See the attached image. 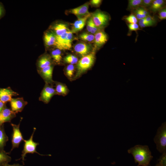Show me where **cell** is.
Instances as JSON below:
<instances>
[{
    "label": "cell",
    "mask_w": 166,
    "mask_h": 166,
    "mask_svg": "<svg viewBox=\"0 0 166 166\" xmlns=\"http://www.w3.org/2000/svg\"><path fill=\"white\" fill-rule=\"evenodd\" d=\"M128 153L133 156L137 166H149L153 157L147 145H136L128 150Z\"/></svg>",
    "instance_id": "6da1fadb"
},
{
    "label": "cell",
    "mask_w": 166,
    "mask_h": 166,
    "mask_svg": "<svg viewBox=\"0 0 166 166\" xmlns=\"http://www.w3.org/2000/svg\"><path fill=\"white\" fill-rule=\"evenodd\" d=\"M94 49L89 54L82 57L77 65V73L74 77L77 78L90 69L93 65L95 60V52Z\"/></svg>",
    "instance_id": "7a4b0ae2"
},
{
    "label": "cell",
    "mask_w": 166,
    "mask_h": 166,
    "mask_svg": "<svg viewBox=\"0 0 166 166\" xmlns=\"http://www.w3.org/2000/svg\"><path fill=\"white\" fill-rule=\"evenodd\" d=\"M90 16L95 26L102 30L108 26L111 20L110 16L108 13L99 9L91 13Z\"/></svg>",
    "instance_id": "3957f363"
},
{
    "label": "cell",
    "mask_w": 166,
    "mask_h": 166,
    "mask_svg": "<svg viewBox=\"0 0 166 166\" xmlns=\"http://www.w3.org/2000/svg\"><path fill=\"white\" fill-rule=\"evenodd\" d=\"M157 150L160 153L166 152V124L164 123L159 127L154 139Z\"/></svg>",
    "instance_id": "277c9868"
},
{
    "label": "cell",
    "mask_w": 166,
    "mask_h": 166,
    "mask_svg": "<svg viewBox=\"0 0 166 166\" xmlns=\"http://www.w3.org/2000/svg\"><path fill=\"white\" fill-rule=\"evenodd\" d=\"M36 130V128H34L33 132L30 139L27 140H24V144L23 149L22 152V157L19 159H22L23 164L25 157L27 153L33 154L34 153H36L41 156L44 155L39 153L36 151V147L39 144L35 142L33 140L34 135Z\"/></svg>",
    "instance_id": "5b68a950"
},
{
    "label": "cell",
    "mask_w": 166,
    "mask_h": 166,
    "mask_svg": "<svg viewBox=\"0 0 166 166\" xmlns=\"http://www.w3.org/2000/svg\"><path fill=\"white\" fill-rule=\"evenodd\" d=\"M22 118H21L19 123L18 124L11 123L13 132L12 134V148L11 150V151L14 149L19 147L20 144L22 141L24 140L23 138L22 134L20 130V125Z\"/></svg>",
    "instance_id": "8992f818"
},
{
    "label": "cell",
    "mask_w": 166,
    "mask_h": 166,
    "mask_svg": "<svg viewBox=\"0 0 166 166\" xmlns=\"http://www.w3.org/2000/svg\"><path fill=\"white\" fill-rule=\"evenodd\" d=\"M56 94H57L55 89L52 85L45 83L41 93L39 100L47 104L49 102L51 98Z\"/></svg>",
    "instance_id": "52a82bcc"
},
{
    "label": "cell",
    "mask_w": 166,
    "mask_h": 166,
    "mask_svg": "<svg viewBox=\"0 0 166 166\" xmlns=\"http://www.w3.org/2000/svg\"><path fill=\"white\" fill-rule=\"evenodd\" d=\"M74 51L83 57L90 53L94 49V46L90 44L80 42L75 44L73 47Z\"/></svg>",
    "instance_id": "ba28073f"
},
{
    "label": "cell",
    "mask_w": 166,
    "mask_h": 166,
    "mask_svg": "<svg viewBox=\"0 0 166 166\" xmlns=\"http://www.w3.org/2000/svg\"><path fill=\"white\" fill-rule=\"evenodd\" d=\"M94 48L96 50L101 48L108 41V36L104 30H101L94 35Z\"/></svg>",
    "instance_id": "9c48e42d"
},
{
    "label": "cell",
    "mask_w": 166,
    "mask_h": 166,
    "mask_svg": "<svg viewBox=\"0 0 166 166\" xmlns=\"http://www.w3.org/2000/svg\"><path fill=\"white\" fill-rule=\"evenodd\" d=\"M54 63L50 55L44 53L41 55L37 60L36 66L38 72L43 68L53 65Z\"/></svg>",
    "instance_id": "30bf717a"
},
{
    "label": "cell",
    "mask_w": 166,
    "mask_h": 166,
    "mask_svg": "<svg viewBox=\"0 0 166 166\" xmlns=\"http://www.w3.org/2000/svg\"><path fill=\"white\" fill-rule=\"evenodd\" d=\"M49 29L56 36H60L70 30L66 24L61 22L53 23L50 26Z\"/></svg>",
    "instance_id": "8fae6325"
},
{
    "label": "cell",
    "mask_w": 166,
    "mask_h": 166,
    "mask_svg": "<svg viewBox=\"0 0 166 166\" xmlns=\"http://www.w3.org/2000/svg\"><path fill=\"white\" fill-rule=\"evenodd\" d=\"M10 102L11 110L16 114L21 112L28 104L23 97L12 98Z\"/></svg>",
    "instance_id": "7c38bea8"
},
{
    "label": "cell",
    "mask_w": 166,
    "mask_h": 166,
    "mask_svg": "<svg viewBox=\"0 0 166 166\" xmlns=\"http://www.w3.org/2000/svg\"><path fill=\"white\" fill-rule=\"evenodd\" d=\"M18 95L9 87L4 88H0V101L5 104L10 102L13 97Z\"/></svg>",
    "instance_id": "4fadbf2b"
},
{
    "label": "cell",
    "mask_w": 166,
    "mask_h": 166,
    "mask_svg": "<svg viewBox=\"0 0 166 166\" xmlns=\"http://www.w3.org/2000/svg\"><path fill=\"white\" fill-rule=\"evenodd\" d=\"M54 65L45 67L38 72L45 83L52 85L54 83L52 79V74Z\"/></svg>",
    "instance_id": "5bb4252c"
},
{
    "label": "cell",
    "mask_w": 166,
    "mask_h": 166,
    "mask_svg": "<svg viewBox=\"0 0 166 166\" xmlns=\"http://www.w3.org/2000/svg\"><path fill=\"white\" fill-rule=\"evenodd\" d=\"M89 5V2H87L79 7L70 9L69 12L77 18L83 17L90 14L88 11Z\"/></svg>",
    "instance_id": "9a60e30c"
},
{
    "label": "cell",
    "mask_w": 166,
    "mask_h": 166,
    "mask_svg": "<svg viewBox=\"0 0 166 166\" xmlns=\"http://www.w3.org/2000/svg\"><path fill=\"white\" fill-rule=\"evenodd\" d=\"M16 116V114L6 106L0 112V126L5 122H10Z\"/></svg>",
    "instance_id": "2e32d148"
},
{
    "label": "cell",
    "mask_w": 166,
    "mask_h": 166,
    "mask_svg": "<svg viewBox=\"0 0 166 166\" xmlns=\"http://www.w3.org/2000/svg\"><path fill=\"white\" fill-rule=\"evenodd\" d=\"M90 15L91 13L85 16L78 18L77 19L73 24L72 30H70L71 32L73 34L81 30L84 28L87 20Z\"/></svg>",
    "instance_id": "e0dca14e"
},
{
    "label": "cell",
    "mask_w": 166,
    "mask_h": 166,
    "mask_svg": "<svg viewBox=\"0 0 166 166\" xmlns=\"http://www.w3.org/2000/svg\"><path fill=\"white\" fill-rule=\"evenodd\" d=\"M43 39L46 47H55L56 42L55 35L50 30L47 31L44 33Z\"/></svg>",
    "instance_id": "ac0fdd59"
},
{
    "label": "cell",
    "mask_w": 166,
    "mask_h": 166,
    "mask_svg": "<svg viewBox=\"0 0 166 166\" xmlns=\"http://www.w3.org/2000/svg\"><path fill=\"white\" fill-rule=\"evenodd\" d=\"M166 0H154L151 7L148 9L150 12L156 14L166 7Z\"/></svg>",
    "instance_id": "d6986e66"
},
{
    "label": "cell",
    "mask_w": 166,
    "mask_h": 166,
    "mask_svg": "<svg viewBox=\"0 0 166 166\" xmlns=\"http://www.w3.org/2000/svg\"><path fill=\"white\" fill-rule=\"evenodd\" d=\"M131 12L135 15L138 21L150 15V12L148 9L141 6L139 7Z\"/></svg>",
    "instance_id": "ffe728a7"
},
{
    "label": "cell",
    "mask_w": 166,
    "mask_h": 166,
    "mask_svg": "<svg viewBox=\"0 0 166 166\" xmlns=\"http://www.w3.org/2000/svg\"><path fill=\"white\" fill-rule=\"evenodd\" d=\"M86 24V28L87 31L92 34L94 35L97 32L102 30L99 29L95 26L91 16L87 20Z\"/></svg>",
    "instance_id": "44dd1931"
},
{
    "label": "cell",
    "mask_w": 166,
    "mask_h": 166,
    "mask_svg": "<svg viewBox=\"0 0 166 166\" xmlns=\"http://www.w3.org/2000/svg\"><path fill=\"white\" fill-rule=\"evenodd\" d=\"M4 125L0 126V151H4V149L8 137L6 135L4 129Z\"/></svg>",
    "instance_id": "7402d4cb"
},
{
    "label": "cell",
    "mask_w": 166,
    "mask_h": 166,
    "mask_svg": "<svg viewBox=\"0 0 166 166\" xmlns=\"http://www.w3.org/2000/svg\"><path fill=\"white\" fill-rule=\"evenodd\" d=\"M50 55L54 63H60L62 59L61 50L56 48L51 51Z\"/></svg>",
    "instance_id": "603a6c76"
},
{
    "label": "cell",
    "mask_w": 166,
    "mask_h": 166,
    "mask_svg": "<svg viewBox=\"0 0 166 166\" xmlns=\"http://www.w3.org/2000/svg\"><path fill=\"white\" fill-rule=\"evenodd\" d=\"M56 88L55 89L57 94L65 95L68 92V89L66 86L64 84L60 82H55Z\"/></svg>",
    "instance_id": "cb8c5ba5"
},
{
    "label": "cell",
    "mask_w": 166,
    "mask_h": 166,
    "mask_svg": "<svg viewBox=\"0 0 166 166\" xmlns=\"http://www.w3.org/2000/svg\"><path fill=\"white\" fill-rule=\"evenodd\" d=\"M142 0H129L127 9L131 12L140 6Z\"/></svg>",
    "instance_id": "d4e9b609"
},
{
    "label": "cell",
    "mask_w": 166,
    "mask_h": 166,
    "mask_svg": "<svg viewBox=\"0 0 166 166\" xmlns=\"http://www.w3.org/2000/svg\"><path fill=\"white\" fill-rule=\"evenodd\" d=\"M8 154L4 151H0V166H4L11 161V158Z\"/></svg>",
    "instance_id": "484cf974"
},
{
    "label": "cell",
    "mask_w": 166,
    "mask_h": 166,
    "mask_svg": "<svg viewBox=\"0 0 166 166\" xmlns=\"http://www.w3.org/2000/svg\"><path fill=\"white\" fill-rule=\"evenodd\" d=\"M73 39V33L70 30L67 32L66 37L65 45V50H69L71 49Z\"/></svg>",
    "instance_id": "4316f807"
},
{
    "label": "cell",
    "mask_w": 166,
    "mask_h": 166,
    "mask_svg": "<svg viewBox=\"0 0 166 166\" xmlns=\"http://www.w3.org/2000/svg\"><path fill=\"white\" fill-rule=\"evenodd\" d=\"M79 38L80 39L89 42H94V35L90 33L83 32L79 36Z\"/></svg>",
    "instance_id": "83f0119b"
},
{
    "label": "cell",
    "mask_w": 166,
    "mask_h": 166,
    "mask_svg": "<svg viewBox=\"0 0 166 166\" xmlns=\"http://www.w3.org/2000/svg\"><path fill=\"white\" fill-rule=\"evenodd\" d=\"M63 60L65 62L73 65L77 64L78 61L77 57L72 54L67 55L64 58Z\"/></svg>",
    "instance_id": "f1b7e54d"
},
{
    "label": "cell",
    "mask_w": 166,
    "mask_h": 166,
    "mask_svg": "<svg viewBox=\"0 0 166 166\" xmlns=\"http://www.w3.org/2000/svg\"><path fill=\"white\" fill-rule=\"evenodd\" d=\"M123 19L127 24L137 23L138 22V20L132 13L128 15L124 16Z\"/></svg>",
    "instance_id": "f546056e"
},
{
    "label": "cell",
    "mask_w": 166,
    "mask_h": 166,
    "mask_svg": "<svg viewBox=\"0 0 166 166\" xmlns=\"http://www.w3.org/2000/svg\"><path fill=\"white\" fill-rule=\"evenodd\" d=\"M75 70V68L74 65L69 64L66 68V75L68 78H71L74 75Z\"/></svg>",
    "instance_id": "4dcf8cb0"
},
{
    "label": "cell",
    "mask_w": 166,
    "mask_h": 166,
    "mask_svg": "<svg viewBox=\"0 0 166 166\" xmlns=\"http://www.w3.org/2000/svg\"><path fill=\"white\" fill-rule=\"evenodd\" d=\"M138 24L141 28L147 27L152 26L155 25L156 23L153 22H146L144 18L138 21Z\"/></svg>",
    "instance_id": "1f68e13d"
},
{
    "label": "cell",
    "mask_w": 166,
    "mask_h": 166,
    "mask_svg": "<svg viewBox=\"0 0 166 166\" xmlns=\"http://www.w3.org/2000/svg\"><path fill=\"white\" fill-rule=\"evenodd\" d=\"M157 17L160 20H162L166 19V7L162 8L158 12Z\"/></svg>",
    "instance_id": "d6a6232c"
},
{
    "label": "cell",
    "mask_w": 166,
    "mask_h": 166,
    "mask_svg": "<svg viewBox=\"0 0 166 166\" xmlns=\"http://www.w3.org/2000/svg\"><path fill=\"white\" fill-rule=\"evenodd\" d=\"M127 26L130 32L141 30L137 23L127 24Z\"/></svg>",
    "instance_id": "836d02e7"
},
{
    "label": "cell",
    "mask_w": 166,
    "mask_h": 166,
    "mask_svg": "<svg viewBox=\"0 0 166 166\" xmlns=\"http://www.w3.org/2000/svg\"><path fill=\"white\" fill-rule=\"evenodd\" d=\"M154 0H142L140 6L148 9L151 6Z\"/></svg>",
    "instance_id": "e575fe53"
},
{
    "label": "cell",
    "mask_w": 166,
    "mask_h": 166,
    "mask_svg": "<svg viewBox=\"0 0 166 166\" xmlns=\"http://www.w3.org/2000/svg\"><path fill=\"white\" fill-rule=\"evenodd\" d=\"M158 160L163 166H166V152L162 153Z\"/></svg>",
    "instance_id": "d590c367"
},
{
    "label": "cell",
    "mask_w": 166,
    "mask_h": 166,
    "mask_svg": "<svg viewBox=\"0 0 166 166\" xmlns=\"http://www.w3.org/2000/svg\"><path fill=\"white\" fill-rule=\"evenodd\" d=\"M102 1L101 0H92L90 1L89 4L93 7H97L101 5Z\"/></svg>",
    "instance_id": "8d00e7d4"
},
{
    "label": "cell",
    "mask_w": 166,
    "mask_h": 166,
    "mask_svg": "<svg viewBox=\"0 0 166 166\" xmlns=\"http://www.w3.org/2000/svg\"><path fill=\"white\" fill-rule=\"evenodd\" d=\"M145 22H153L156 23V20L155 17L153 16L149 15L144 18Z\"/></svg>",
    "instance_id": "74e56055"
},
{
    "label": "cell",
    "mask_w": 166,
    "mask_h": 166,
    "mask_svg": "<svg viewBox=\"0 0 166 166\" xmlns=\"http://www.w3.org/2000/svg\"><path fill=\"white\" fill-rule=\"evenodd\" d=\"M5 10L2 4L0 3V18L4 15Z\"/></svg>",
    "instance_id": "f35d334b"
},
{
    "label": "cell",
    "mask_w": 166,
    "mask_h": 166,
    "mask_svg": "<svg viewBox=\"0 0 166 166\" xmlns=\"http://www.w3.org/2000/svg\"><path fill=\"white\" fill-rule=\"evenodd\" d=\"M6 106V104H5L0 101V112H1Z\"/></svg>",
    "instance_id": "ab89813d"
},
{
    "label": "cell",
    "mask_w": 166,
    "mask_h": 166,
    "mask_svg": "<svg viewBox=\"0 0 166 166\" xmlns=\"http://www.w3.org/2000/svg\"><path fill=\"white\" fill-rule=\"evenodd\" d=\"M4 166H23L18 164H10L8 163L6 164Z\"/></svg>",
    "instance_id": "60d3db41"
},
{
    "label": "cell",
    "mask_w": 166,
    "mask_h": 166,
    "mask_svg": "<svg viewBox=\"0 0 166 166\" xmlns=\"http://www.w3.org/2000/svg\"><path fill=\"white\" fill-rule=\"evenodd\" d=\"M155 166H163V165L159 162Z\"/></svg>",
    "instance_id": "b9f144b4"
}]
</instances>
